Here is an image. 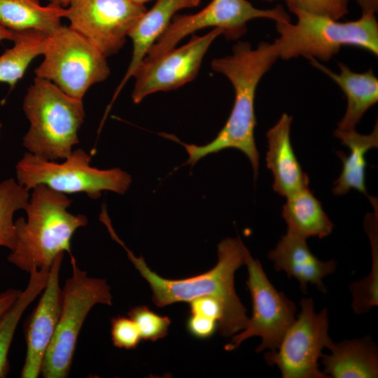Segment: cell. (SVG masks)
<instances>
[{"mask_svg": "<svg viewBox=\"0 0 378 378\" xmlns=\"http://www.w3.org/2000/svg\"><path fill=\"white\" fill-rule=\"evenodd\" d=\"M72 274L62 288L59 322L41 366L44 378H65L71 370L79 332L92 307L112 304L111 288L105 279L90 277L71 259Z\"/></svg>", "mask_w": 378, "mask_h": 378, "instance_id": "obj_7", "label": "cell"}, {"mask_svg": "<svg viewBox=\"0 0 378 378\" xmlns=\"http://www.w3.org/2000/svg\"><path fill=\"white\" fill-rule=\"evenodd\" d=\"M286 198L282 217L287 224V231L305 239L324 238L331 234L334 225L309 187Z\"/></svg>", "mask_w": 378, "mask_h": 378, "instance_id": "obj_22", "label": "cell"}, {"mask_svg": "<svg viewBox=\"0 0 378 378\" xmlns=\"http://www.w3.org/2000/svg\"><path fill=\"white\" fill-rule=\"evenodd\" d=\"M48 272L49 270L33 269L25 289L0 316V378L6 377L9 372L8 355L18 324L27 308L44 289Z\"/></svg>", "mask_w": 378, "mask_h": 378, "instance_id": "obj_23", "label": "cell"}, {"mask_svg": "<svg viewBox=\"0 0 378 378\" xmlns=\"http://www.w3.org/2000/svg\"><path fill=\"white\" fill-rule=\"evenodd\" d=\"M147 10L131 0H73L64 18L106 57L117 54L126 37Z\"/></svg>", "mask_w": 378, "mask_h": 378, "instance_id": "obj_12", "label": "cell"}, {"mask_svg": "<svg viewBox=\"0 0 378 378\" xmlns=\"http://www.w3.org/2000/svg\"><path fill=\"white\" fill-rule=\"evenodd\" d=\"M255 18L271 19L276 22L290 21L281 6L260 9L246 0H212L198 13L176 15L146 57L167 52L188 35L207 27L220 29L228 39L238 38L246 33L247 22Z\"/></svg>", "mask_w": 378, "mask_h": 378, "instance_id": "obj_11", "label": "cell"}, {"mask_svg": "<svg viewBox=\"0 0 378 378\" xmlns=\"http://www.w3.org/2000/svg\"><path fill=\"white\" fill-rule=\"evenodd\" d=\"M15 36V31H11L0 24V41H13Z\"/></svg>", "mask_w": 378, "mask_h": 378, "instance_id": "obj_34", "label": "cell"}, {"mask_svg": "<svg viewBox=\"0 0 378 378\" xmlns=\"http://www.w3.org/2000/svg\"><path fill=\"white\" fill-rule=\"evenodd\" d=\"M276 271H284L288 277L295 278L303 293L309 284L321 292L326 288L323 279L332 274L337 267L335 260L321 261L309 250L306 239L287 231L282 235L275 248L268 252Z\"/></svg>", "mask_w": 378, "mask_h": 378, "instance_id": "obj_15", "label": "cell"}, {"mask_svg": "<svg viewBox=\"0 0 378 378\" xmlns=\"http://www.w3.org/2000/svg\"><path fill=\"white\" fill-rule=\"evenodd\" d=\"M330 354L321 358L323 372L332 378H376L378 377V351L370 336L333 342Z\"/></svg>", "mask_w": 378, "mask_h": 378, "instance_id": "obj_19", "label": "cell"}, {"mask_svg": "<svg viewBox=\"0 0 378 378\" xmlns=\"http://www.w3.org/2000/svg\"><path fill=\"white\" fill-rule=\"evenodd\" d=\"M201 0H156L155 4L141 15L130 29L128 36L132 41V55L122 79L117 87L104 117L120 91L132 77L136 69L146 56L148 50L164 33L178 10L197 6Z\"/></svg>", "mask_w": 378, "mask_h": 378, "instance_id": "obj_17", "label": "cell"}, {"mask_svg": "<svg viewBox=\"0 0 378 378\" xmlns=\"http://www.w3.org/2000/svg\"><path fill=\"white\" fill-rule=\"evenodd\" d=\"M24 209L27 220L19 218L15 222V239L7 257L16 267L29 273L33 269L50 270L55 258L68 253L71 259V241L74 234L88 224L83 214L68 211L72 200L44 185L31 189Z\"/></svg>", "mask_w": 378, "mask_h": 378, "instance_id": "obj_3", "label": "cell"}, {"mask_svg": "<svg viewBox=\"0 0 378 378\" xmlns=\"http://www.w3.org/2000/svg\"><path fill=\"white\" fill-rule=\"evenodd\" d=\"M36 77L48 80L68 95L83 99L93 85L110 74L106 57L69 26L48 35Z\"/></svg>", "mask_w": 378, "mask_h": 378, "instance_id": "obj_8", "label": "cell"}, {"mask_svg": "<svg viewBox=\"0 0 378 378\" xmlns=\"http://www.w3.org/2000/svg\"><path fill=\"white\" fill-rule=\"evenodd\" d=\"M245 264L248 274L246 284L251 295L253 314L246 328L232 335L224 349L234 350L246 339L258 336L262 341L255 351H273L295 321L296 306L283 292L275 288L259 260L254 259L246 247Z\"/></svg>", "mask_w": 378, "mask_h": 378, "instance_id": "obj_10", "label": "cell"}, {"mask_svg": "<svg viewBox=\"0 0 378 378\" xmlns=\"http://www.w3.org/2000/svg\"><path fill=\"white\" fill-rule=\"evenodd\" d=\"M293 13L298 18L295 24L276 22L279 36L274 41L281 59L302 56L326 62L346 46L378 55V22L374 13H362L359 19L348 22L300 10Z\"/></svg>", "mask_w": 378, "mask_h": 378, "instance_id": "obj_5", "label": "cell"}, {"mask_svg": "<svg viewBox=\"0 0 378 378\" xmlns=\"http://www.w3.org/2000/svg\"><path fill=\"white\" fill-rule=\"evenodd\" d=\"M136 325L142 340L155 342L167 335L171 321L167 316H160L146 306H137L128 312Z\"/></svg>", "mask_w": 378, "mask_h": 378, "instance_id": "obj_27", "label": "cell"}, {"mask_svg": "<svg viewBox=\"0 0 378 378\" xmlns=\"http://www.w3.org/2000/svg\"><path fill=\"white\" fill-rule=\"evenodd\" d=\"M73 0H49L50 3L59 5L63 8L67 7Z\"/></svg>", "mask_w": 378, "mask_h": 378, "instance_id": "obj_35", "label": "cell"}, {"mask_svg": "<svg viewBox=\"0 0 378 378\" xmlns=\"http://www.w3.org/2000/svg\"><path fill=\"white\" fill-rule=\"evenodd\" d=\"M22 108L29 122L23 137L29 153L57 161L69 156L79 143L85 113L83 99L72 97L53 83L36 77L28 88Z\"/></svg>", "mask_w": 378, "mask_h": 378, "instance_id": "obj_4", "label": "cell"}, {"mask_svg": "<svg viewBox=\"0 0 378 378\" xmlns=\"http://www.w3.org/2000/svg\"><path fill=\"white\" fill-rule=\"evenodd\" d=\"M65 8L39 0H0V24L13 31L37 30L50 35L62 26Z\"/></svg>", "mask_w": 378, "mask_h": 378, "instance_id": "obj_21", "label": "cell"}, {"mask_svg": "<svg viewBox=\"0 0 378 378\" xmlns=\"http://www.w3.org/2000/svg\"><path fill=\"white\" fill-rule=\"evenodd\" d=\"M362 13H376L378 10V0H356Z\"/></svg>", "mask_w": 378, "mask_h": 378, "instance_id": "obj_33", "label": "cell"}, {"mask_svg": "<svg viewBox=\"0 0 378 378\" xmlns=\"http://www.w3.org/2000/svg\"><path fill=\"white\" fill-rule=\"evenodd\" d=\"M309 60L311 64L332 78L346 95V108L337 123V129L355 130L365 113L378 101V78L372 69L357 73L345 64L338 62L340 72L335 73L316 59Z\"/></svg>", "mask_w": 378, "mask_h": 378, "instance_id": "obj_18", "label": "cell"}, {"mask_svg": "<svg viewBox=\"0 0 378 378\" xmlns=\"http://www.w3.org/2000/svg\"><path fill=\"white\" fill-rule=\"evenodd\" d=\"M21 291L20 290L9 288L0 293V316L14 303Z\"/></svg>", "mask_w": 378, "mask_h": 378, "instance_id": "obj_32", "label": "cell"}, {"mask_svg": "<svg viewBox=\"0 0 378 378\" xmlns=\"http://www.w3.org/2000/svg\"><path fill=\"white\" fill-rule=\"evenodd\" d=\"M334 135L349 148L350 153L346 156L341 151L336 152L342 162V169L334 183L332 193L337 196L344 195L351 189H355L368 195L365 186V155L369 150L378 146L377 122L368 134H359L356 130L336 129Z\"/></svg>", "mask_w": 378, "mask_h": 378, "instance_id": "obj_20", "label": "cell"}, {"mask_svg": "<svg viewBox=\"0 0 378 378\" xmlns=\"http://www.w3.org/2000/svg\"><path fill=\"white\" fill-rule=\"evenodd\" d=\"M63 257L64 254L59 255L51 265L42 295L28 318L25 330L26 355L20 375L22 378H36L41 374L44 356L55 335L63 300L59 285Z\"/></svg>", "mask_w": 378, "mask_h": 378, "instance_id": "obj_14", "label": "cell"}, {"mask_svg": "<svg viewBox=\"0 0 378 378\" xmlns=\"http://www.w3.org/2000/svg\"><path fill=\"white\" fill-rule=\"evenodd\" d=\"M47 38L37 30L15 31L13 46L0 55V82L14 88L34 58L43 55Z\"/></svg>", "mask_w": 378, "mask_h": 378, "instance_id": "obj_24", "label": "cell"}, {"mask_svg": "<svg viewBox=\"0 0 378 378\" xmlns=\"http://www.w3.org/2000/svg\"><path fill=\"white\" fill-rule=\"evenodd\" d=\"M190 314L201 315L214 319L218 325L223 318V311L220 302L212 296L197 298L189 302Z\"/></svg>", "mask_w": 378, "mask_h": 378, "instance_id": "obj_30", "label": "cell"}, {"mask_svg": "<svg viewBox=\"0 0 378 378\" xmlns=\"http://www.w3.org/2000/svg\"><path fill=\"white\" fill-rule=\"evenodd\" d=\"M290 11H303L340 20L348 13L349 0H284Z\"/></svg>", "mask_w": 378, "mask_h": 378, "instance_id": "obj_28", "label": "cell"}, {"mask_svg": "<svg viewBox=\"0 0 378 378\" xmlns=\"http://www.w3.org/2000/svg\"><path fill=\"white\" fill-rule=\"evenodd\" d=\"M279 58V48L275 41L272 43L260 42L255 48L247 41H239L233 46L232 55L212 60V69L225 76L232 85L234 104L223 128L215 139L206 145L188 144L173 134H160L185 147L188 160L184 164L192 166L211 153L234 148L247 156L253 167L254 178H257L259 153L254 137L257 124L254 110L255 95L260 79Z\"/></svg>", "mask_w": 378, "mask_h": 378, "instance_id": "obj_1", "label": "cell"}, {"mask_svg": "<svg viewBox=\"0 0 378 378\" xmlns=\"http://www.w3.org/2000/svg\"><path fill=\"white\" fill-rule=\"evenodd\" d=\"M111 237L125 250L129 259L148 282L153 301L159 307L176 302H190L202 296H212L222 305L223 315L218 330L223 337H231L244 330L248 321L246 309L234 288V273L245 264V248L240 238H226L218 245V262L203 274L183 279H168L153 272L143 257H136L106 221Z\"/></svg>", "mask_w": 378, "mask_h": 378, "instance_id": "obj_2", "label": "cell"}, {"mask_svg": "<svg viewBox=\"0 0 378 378\" xmlns=\"http://www.w3.org/2000/svg\"><path fill=\"white\" fill-rule=\"evenodd\" d=\"M63 160H48L25 153L15 166L17 181L29 190L44 185L64 194L85 193L91 199H97L105 190L122 195L132 183L130 175L120 168L90 166L91 156L82 148L72 150Z\"/></svg>", "mask_w": 378, "mask_h": 378, "instance_id": "obj_6", "label": "cell"}, {"mask_svg": "<svg viewBox=\"0 0 378 378\" xmlns=\"http://www.w3.org/2000/svg\"><path fill=\"white\" fill-rule=\"evenodd\" d=\"M131 1L138 4L144 5L145 3L151 0H131Z\"/></svg>", "mask_w": 378, "mask_h": 378, "instance_id": "obj_36", "label": "cell"}, {"mask_svg": "<svg viewBox=\"0 0 378 378\" xmlns=\"http://www.w3.org/2000/svg\"><path fill=\"white\" fill-rule=\"evenodd\" d=\"M293 117L284 113L267 132V167L272 173L273 190L288 197L309 187V176L303 172L294 153L290 137Z\"/></svg>", "mask_w": 378, "mask_h": 378, "instance_id": "obj_16", "label": "cell"}, {"mask_svg": "<svg viewBox=\"0 0 378 378\" xmlns=\"http://www.w3.org/2000/svg\"><path fill=\"white\" fill-rule=\"evenodd\" d=\"M300 305L298 318L278 348L267 351L264 358L267 365L278 367L283 378H328L318 368L322 350L333 342L328 335V310L316 313L312 298H302Z\"/></svg>", "mask_w": 378, "mask_h": 378, "instance_id": "obj_9", "label": "cell"}, {"mask_svg": "<svg viewBox=\"0 0 378 378\" xmlns=\"http://www.w3.org/2000/svg\"><path fill=\"white\" fill-rule=\"evenodd\" d=\"M111 335L113 345L120 349H135L142 340L135 323L125 316L111 319Z\"/></svg>", "mask_w": 378, "mask_h": 378, "instance_id": "obj_29", "label": "cell"}, {"mask_svg": "<svg viewBox=\"0 0 378 378\" xmlns=\"http://www.w3.org/2000/svg\"><path fill=\"white\" fill-rule=\"evenodd\" d=\"M377 221L370 214L365 220V228L372 247V269L370 274L349 286L352 294V309L356 314L368 312L378 305Z\"/></svg>", "mask_w": 378, "mask_h": 378, "instance_id": "obj_25", "label": "cell"}, {"mask_svg": "<svg viewBox=\"0 0 378 378\" xmlns=\"http://www.w3.org/2000/svg\"><path fill=\"white\" fill-rule=\"evenodd\" d=\"M267 1H274V0H267Z\"/></svg>", "mask_w": 378, "mask_h": 378, "instance_id": "obj_38", "label": "cell"}, {"mask_svg": "<svg viewBox=\"0 0 378 378\" xmlns=\"http://www.w3.org/2000/svg\"><path fill=\"white\" fill-rule=\"evenodd\" d=\"M1 130H2V124L0 121V138H1Z\"/></svg>", "mask_w": 378, "mask_h": 378, "instance_id": "obj_37", "label": "cell"}, {"mask_svg": "<svg viewBox=\"0 0 378 378\" xmlns=\"http://www.w3.org/2000/svg\"><path fill=\"white\" fill-rule=\"evenodd\" d=\"M221 34L223 31L215 28L203 36H193L179 48L155 57H145L132 76L135 78L132 93L134 103H140L154 92L175 90L194 80L210 46Z\"/></svg>", "mask_w": 378, "mask_h": 378, "instance_id": "obj_13", "label": "cell"}, {"mask_svg": "<svg viewBox=\"0 0 378 378\" xmlns=\"http://www.w3.org/2000/svg\"><path fill=\"white\" fill-rule=\"evenodd\" d=\"M186 328L192 336L205 340L214 335L218 329V322L201 315L190 314L186 321Z\"/></svg>", "mask_w": 378, "mask_h": 378, "instance_id": "obj_31", "label": "cell"}, {"mask_svg": "<svg viewBox=\"0 0 378 378\" xmlns=\"http://www.w3.org/2000/svg\"><path fill=\"white\" fill-rule=\"evenodd\" d=\"M29 190L13 178L0 183V247L13 248L15 239L13 215L24 209L30 197Z\"/></svg>", "mask_w": 378, "mask_h": 378, "instance_id": "obj_26", "label": "cell"}]
</instances>
